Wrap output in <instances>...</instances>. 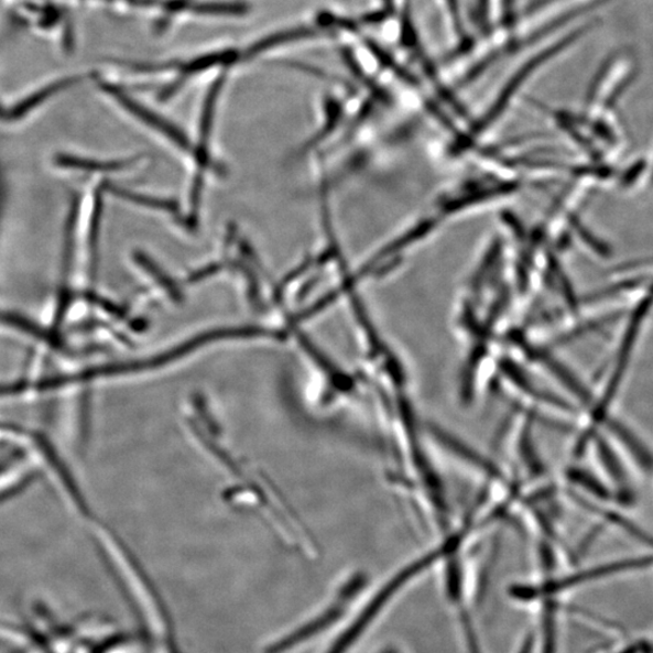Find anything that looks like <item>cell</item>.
Masks as SVG:
<instances>
[{
  "mask_svg": "<svg viewBox=\"0 0 653 653\" xmlns=\"http://www.w3.org/2000/svg\"><path fill=\"white\" fill-rule=\"evenodd\" d=\"M585 29L578 30L572 34L564 36V39L552 46L547 47L546 51L538 53L533 58L526 61L522 68L513 74V77L504 85V89L498 97V100L488 110L482 120H480L476 127L477 130H483L488 128L492 121H496L504 109L508 108L511 98L519 92L521 86L525 84L530 77L542 67L545 66L553 57L558 56L566 47H569L574 42L578 40V36L583 35Z\"/></svg>",
  "mask_w": 653,
  "mask_h": 653,
  "instance_id": "6da1fadb",
  "label": "cell"
},
{
  "mask_svg": "<svg viewBox=\"0 0 653 653\" xmlns=\"http://www.w3.org/2000/svg\"><path fill=\"white\" fill-rule=\"evenodd\" d=\"M609 429L616 439L621 442L624 450L631 454L632 459L642 468V471L652 474L653 454L646 447L645 443L622 423L611 421L609 422Z\"/></svg>",
  "mask_w": 653,
  "mask_h": 653,
  "instance_id": "7a4b0ae2",
  "label": "cell"
},
{
  "mask_svg": "<svg viewBox=\"0 0 653 653\" xmlns=\"http://www.w3.org/2000/svg\"><path fill=\"white\" fill-rule=\"evenodd\" d=\"M597 443L599 458L603 464V468H606V471L610 476L612 483L618 487L620 498L625 499V501H631L632 491L630 482H628L624 467L622 466L619 458L616 457V454L612 451L606 440L598 439Z\"/></svg>",
  "mask_w": 653,
  "mask_h": 653,
  "instance_id": "3957f363",
  "label": "cell"
},
{
  "mask_svg": "<svg viewBox=\"0 0 653 653\" xmlns=\"http://www.w3.org/2000/svg\"><path fill=\"white\" fill-rule=\"evenodd\" d=\"M445 4L448 9V14L451 19L454 30L457 31V33L460 36H464L465 30L462 24L461 8L459 0H445Z\"/></svg>",
  "mask_w": 653,
  "mask_h": 653,
  "instance_id": "277c9868",
  "label": "cell"
},
{
  "mask_svg": "<svg viewBox=\"0 0 653 653\" xmlns=\"http://www.w3.org/2000/svg\"><path fill=\"white\" fill-rule=\"evenodd\" d=\"M475 3L477 22L480 24V26L487 30L489 23L490 0H475Z\"/></svg>",
  "mask_w": 653,
  "mask_h": 653,
  "instance_id": "5b68a950",
  "label": "cell"
},
{
  "mask_svg": "<svg viewBox=\"0 0 653 653\" xmlns=\"http://www.w3.org/2000/svg\"><path fill=\"white\" fill-rule=\"evenodd\" d=\"M515 2L516 0H501L502 22L504 24H512L515 20Z\"/></svg>",
  "mask_w": 653,
  "mask_h": 653,
  "instance_id": "8992f818",
  "label": "cell"
}]
</instances>
